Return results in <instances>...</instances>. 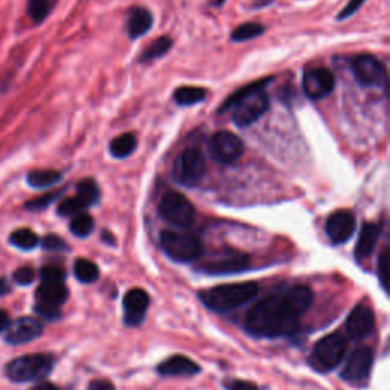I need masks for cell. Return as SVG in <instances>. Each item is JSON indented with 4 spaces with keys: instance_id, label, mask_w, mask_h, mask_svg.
Here are the masks:
<instances>
[{
    "instance_id": "1",
    "label": "cell",
    "mask_w": 390,
    "mask_h": 390,
    "mask_svg": "<svg viewBox=\"0 0 390 390\" xmlns=\"http://www.w3.org/2000/svg\"><path fill=\"white\" fill-rule=\"evenodd\" d=\"M299 314L285 293H277L256 302L246 316V329L255 337L291 335L299 328Z\"/></svg>"
},
{
    "instance_id": "2",
    "label": "cell",
    "mask_w": 390,
    "mask_h": 390,
    "mask_svg": "<svg viewBox=\"0 0 390 390\" xmlns=\"http://www.w3.org/2000/svg\"><path fill=\"white\" fill-rule=\"evenodd\" d=\"M274 81V76L261 78V80L250 83L244 88L233 92L230 97L223 102L218 109V113L232 111L233 124L241 128L253 125L256 120L261 119L268 107H270V98L265 92V88Z\"/></svg>"
},
{
    "instance_id": "3",
    "label": "cell",
    "mask_w": 390,
    "mask_h": 390,
    "mask_svg": "<svg viewBox=\"0 0 390 390\" xmlns=\"http://www.w3.org/2000/svg\"><path fill=\"white\" fill-rule=\"evenodd\" d=\"M259 288L256 282H238L224 284L200 293V299L207 308L216 313H228L246 305L256 298Z\"/></svg>"
},
{
    "instance_id": "4",
    "label": "cell",
    "mask_w": 390,
    "mask_h": 390,
    "mask_svg": "<svg viewBox=\"0 0 390 390\" xmlns=\"http://www.w3.org/2000/svg\"><path fill=\"white\" fill-rule=\"evenodd\" d=\"M54 357L49 354H28L10 361L5 368L8 378L14 383H29L50 374Z\"/></svg>"
},
{
    "instance_id": "5",
    "label": "cell",
    "mask_w": 390,
    "mask_h": 390,
    "mask_svg": "<svg viewBox=\"0 0 390 390\" xmlns=\"http://www.w3.org/2000/svg\"><path fill=\"white\" fill-rule=\"evenodd\" d=\"M160 244L165 253L177 263H193L203 255V242L188 232L163 230Z\"/></svg>"
},
{
    "instance_id": "6",
    "label": "cell",
    "mask_w": 390,
    "mask_h": 390,
    "mask_svg": "<svg viewBox=\"0 0 390 390\" xmlns=\"http://www.w3.org/2000/svg\"><path fill=\"white\" fill-rule=\"evenodd\" d=\"M206 174V160L200 148L189 146L181 151L172 167V177L181 186L194 188L202 183Z\"/></svg>"
},
{
    "instance_id": "7",
    "label": "cell",
    "mask_w": 390,
    "mask_h": 390,
    "mask_svg": "<svg viewBox=\"0 0 390 390\" xmlns=\"http://www.w3.org/2000/svg\"><path fill=\"white\" fill-rule=\"evenodd\" d=\"M346 352V339L339 334H329L320 339L309 355V363L320 372L333 370L340 365Z\"/></svg>"
},
{
    "instance_id": "8",
    "label": "cell",
    "mask_w": 390,
    "mask_h": 390,
    "mask_svg": "<svg viewBox=\"0 0 390 390\" xmlns=\"http://www.w3.org/2000/svg\"><path fill=\"white\" fill-rule=\"evenodd\" d=\"M351 69L355 81L361 88L387 89V67L377 57L370 54L355 55L351 62Z\"/></svg>"
},
{
    "instance_id": "9",
    "label": "cell",
    "mask_w": 390,
    "mask_h": 390,
    "mask_svg": "<svg viewBox=\"0 0 390 390\" xmlns=\"http://www.w3.org/2000/svg\"><path fill=\"white\" fill-rule=\"evenodd\" d=\"M159 214L168 224L179 229L190 228L195 220L194 206L185 195L176 190H169L163 195L159 204Z\"/></svg>"
},
{
    "instance_id": "10",
    "label": "cell",
    "mask_w": 390,
    "mask_h": 390,
    "mask_svg": "<svg viewBox=\"0 0 390 390\" xmlns=\"http://www.w3.org/2000/svg\"><path fill=\"white\" fill-rule=\"evenodd\" d=\"M207 151L212 160L221 165H230L237 162L242 153H244V144L241 139L232 132H218L215 133L207 144Z\"/></svg>"
},
{
    "instance_id": "11",
    "label": "cell",
    "mask_w": 390,
    "mask_h": 390,
    "mask_svg": "<svg viewBox=\"0 0 390 390\" xmlns=\"http://www.w3.org/2000/svg\"><path fill=\"white\" fill-rule=\"evenodd\" d=\"M302 88L309 99H323L334 92L335 76L328 67L309 69V71L303 74Z\"/></svg>"
},
{
    "instance_id": "12",
    "label": "cell",
    "mask_w": 390,
    "mask_h": 390,
    "mask_svg": "<svg viewBox=\"0 0 390 390\" xmlns=\"http://www.w3.org/2000/svg\"><path fill=\"white\" fill-rule=\"evenodd\" d=\"M247 267H249V256L246 253L229 250V252H226L224 255L204 263L198 270L211 276H218V274L239 273L242 270H246Z\"/></svg>"
},
{
    "instance_id": "13",
    "label": "cell",
    "mask_w": 390,
    "mask_h": 390,
    "mask_svg": "<svg viewBox=\"0 0 390 390\" xmlns=\"http://www.w3.org/2000/svg\"><path fill=\"white\" fill-rule=\"evenodd\" d=\"M43 323L36 317H20L6 326L5 339L11 344H23L39 339L43 334Z\"/></svg>"
},
{
    "instance_id": "14",
    "label": "cell",
    "mask_w": 390,
    "mask_h": 390,
    "mask_svg": "<svg viewBox=\"0 0 390 390\" xmlns=\"http://www.w3.org/2000/svg\"><path fill=\"white\" fill-rule=\"evenodd\" d=\"M372 365H374V351L363 346L349 355L340 375L346 381H361L369 377Z\"/></svg>"
},
{
    "instance_id": "15",
    "label": "cell",
    "mask_w": 390,
    "mask_h": 390,
    "mask_svg": "<svg viewBox=\"0 0 390 390\" xmlns=\"http://www.w3.org/2000/svg\"><path fill=\"white\" fill-rule=\"evenodd\" d=\"M375 328V316L374 311L366 303H358L346 320V331H348L352 340H361L374 331Z\"/></svg>"
},
{
    "instance_id": "16",
    "label": "cell",
    "mask_w": 390,
    "mask_h": 390,
    "mask_svg": "<svg viewBox=\"0 0 390 390\" xmlns=\"http://www.w3.org/2000/svg\"><path fill=\"white\" fill-rule=\"evenodd\" d=\"M355 215L349 211H337L326 221V235L333 244H344L355 232Z\"/></svg>"
},
{
    "instance_id": "17",
    "label": "cell",
    "mask_w": 390,
    "mask_h": 390,
    "mask_svg": "<svg viewBox=\"0 0 390 390\" xmlns=\"http://www.w3.org/2000/svg\"><path fill=\"white\" fill-rule=\"evenodd\" d=\"M150 305V296L141 288L130 290L124 298V322L128 326H139L145 319Z\"/></svg>"
},
{
    "instance_id": "18",
    "label": "cell",
    "mask_w": 390,
    "mask_h": 390,
    "mask_svg": "<svg viewBox=\"0 0 390 390\" xmlns=\"http://www.w3.org/2000/svg\"><path fill=\"white\" fill-rule=\"evenodd\" d=\"M154 25V17L148 8L134 6L128 13L127 20V32L132 40H139L148 34Z\"/></svg>"
},
{
    "instance_id": "19",
    "label": "cell",
    "mask_w": 390,
    "mask_h": 390,
    "mask_svg": "<svg viewBox=\"0 0 390 390\" xmlns=\"http://www.w3.org/2000/svg\"><path fill=\"white\" fill-rule=\"evenodd\" d=\"M158 372L163 377H193L200 372V366L185 355H172L160 363Z\"/></svg>"
},
{
    "instance_id": "20",
    "label": "cell",
    "mask_w": 390,
    "mask_h": 390,
    "mask_svg": "<svg viewBox=\"0 0 390 390\" xmlns=\"http://www.w3.org/2000/svg\"><path fill=\"white\" fill-rule=\"evenodd\" d=\"M381 228L375 223H365L361 228L360 237L357 241V247H355V258L358 261H363L372 255L375 250V246L379 238Z\"/></svg>"
},
{
    "instance_id": "21",
    "label": "cell",
    "mask_w": 390,
    "mask_h": 390,
    "mask_svg": "<svg viewBox=\"0 0 390 390\" xmlns=\"http://www.w3.org/2000/svg\"><path fill=\"white\" fill-rule=\"evenodd\" d=\"M69 291L64 287V284H46L43 282L37 293V303H41V305H48V307H54V308H60L63 303L67 300Z\"/></svg>"
},
{
    "instance_id": "22",
    "label": "cell",
    "mask_w": 390,
    "mask_h": 390,
    "mask_svg": "<svg viewBox=\"0 0 390 390\" xmlns=\"http://www.w3.org/2000/svg\"><path fill=\"white\" fill-rule=\"evenodd\" d=\"M284 293L285 296H287L288 302L291 303L293 309L296 311L299 316L305 313V311L311 307V303H313L314 294L311 291V288L305 287V285H296V287H291Z\"/></svg>"
},
{
    "instance_id": "23",
    "label": "cell",
    "mask_w": 390,
    "mask_h": 390,
    "mask_svg": "<svg viewBox=\"0 0 390 390\" xmlns=\"http://www.w3.org/2000/svg\"><path fill=\"white\" fill-rule=\"evenodd\" d=\"M207 90L197 85H181L172 93V99L180 107H190L195 104H200L206 99Z\"/></svg>"
},
{
    "instance_id": "24",
    "label": "cell",
    "mask_w": 390,
    "mask_h": 390,
    "mask_svg": "<svg viewBox=\"0 0 390 390\" xmlns=\"http://www.w3.org/2000/svg\"><path fill=\"white\" fill-rule=\"evenodd\" d=\"M172 46H174V41H172L169 36H162L159 39H155L142 50L141 57H139V62L151 63L154 60L163 58L172 49Z\"/></svg>"
},
{
    "instance_id": "25",
    "label": "cell",
    "mask_w": 390,
    "mask_h": 390,
    "mask_svg": "<svg viewBox=\"0 0 390 390\" xmlns=\"http://www.w3.org/2000/svg\"><path fill=\"white\" fill-rule=\"evenodd\" d=\"M137 146V139L133 133H124L110 142V154L116 159H125L132 155Z\"/></svg>"
},
{
    "instance_id": "26",
    "label": "cell",
    "mask_w": 390,
    "mask_h": 390,
    "mask_svg": "<svg viewBox=\"0 0 390 390\" xmlns=\"http://www.w3.org/2000/svg\"><path fill=\"white\" fill-rule=\"evenodd\" d=\"M63 179V174L55 169H36L28 174V185L36 189H46L57 185Z\"/></svg>"
},
{
    "instance_id": "27",
    "label": "cell",
    "mask_w": 390,
    "mask_h": 390,
    "mask_svg": "<svg viewBox=\"0 0 390 390\" xmlns=\"http://www.w3.org/2000/svg\"><path fill=\"white\" fill-rule=\"evenodd\" d=\"M55 6V0H28L26 2V13L34 25H40L50 15Z\"/></svg>"
},
{
    "instance_id": "28",
    "label": "cell",
    "mask_w": 390,
    "mask_h": 390,
    "mask_svg": "<svg viewBox=\"0 0 390 390\" xmlns=\"http://www.w3.org/2000/svg\"><path fill=\"white\" fill-rule=\"evenodd\" d=\"M264 32H265L264 25L255 23V22H247V23H242V25L237 26V28L232 31L230 40L235 43H244V41H250L253 39L261 37Z\"/></svg>"
},
{
    "instance_id": "29",
    "label": "cell",
    "mask_w": 390,
    "mask_h": 390,
    "mask_svg": "<svg viewBox=\"0 0 390 390\" xmlns=\"http://www.w3.org/2000/svg\"><path fill=\"white\" fill-rule=\"evenodd\" d=\"M74 273L75 277L83 284H93L98 281L99 277V268L95 265L89 259H76L74 265Z\"/></svg>"
},
{
    "instance_id": "30",
    "label": "cell",
    "mask_w": 390,
    "mask_h": 390,
    "mask_svg": "<svg viewBox=\"0 0 390 390\" xmlns=\"http://www.w3.org/2000/svg\"><path fill=\"white\" fill-rule=\"evenodd\" d=\"M76 195L81 198L85 206H93L99 202V186L93 179H84L76 186Z\"/></svg>"
},
{
    "instance_id": "31",
    "label": "cell",
    "mask_w": 390,
    "mask_h": 390,
    "mask_svg": "<svg viewBox=\"0 0 390 390\" xmlns=\"http://www.w3.org/2000/svg\"><path fill=\"white\" fill-rule=\"evenodd\" d=\"M10 242L22 250H32L34 247H37L39 244V237L36 232H32L29 229H19L14 230L10 237Z\"/></svg>"
},
{
    "instance_id": "32",
    "label": "cell",
    "mask_w": 390,
    "mask_h": 390,
    "mask_svg": "<svg viewBox=\"0 0 390 390\" xmlns=\"http://www.w3.org/2000/svg\"><path fill=\"white\" fill-rule=\"evenodd\" d=\"M95 223L89 214H78L71 223V232L75 237L85 238L93 232Z\"/></svg>"
},
{
    "instance_id": "33",
    "label": "cell",
    "mask_w": 390,
    "mask_h": 390,
    "mask_svg": "<svg viewBox=\"0 0 390 390\" xmlns=\"http://www.w3.org/2000/svg\"><path fill=\"white\" fill-rule=\"evenodd\" d=\"M85 203L81 200L80 197L75 195L71 198H66L58 206V215L62 216H69V215H74V214H80L83 209H85Z\"/></svg>"
},
{
    "instance_id": "34",
    "label": "cell",
    "mask_w": 390,
    "mask_h": 390,
    "mask_svg": "<svg viewBox=\"0 0 390 390\" xmlns=\"http://www.w3.org/2000/svg\"><path fill=\"white\" fill-rule=\"evenodd\" d=\"M41 281L46 284H64L66 281V272L62 267L57 265H48L41 268Z\"/></svg>"
},
{
    "instance_id": "35",
    "label": "cell",
    "mask_w": 390,
    "mask_h": 390,
    "mask_svg": "<svg viewBox=\"0 0 390 390\" xmlns=\"http://www.w3.org/2000/svg\"><path fill=\"white\" fill-rule=\"evenodd\" d=\"M60 195H62V190H57V193H49V194H45V195H41L39 198H34V200H31L29 203H26V209H29L32 212L46 209V207L54 203Z\"/></svg>"
},
{
    "instance_id": "36",
    "label": "cell",
    "mask_w": 390,
    "mask_h": 390,
    "mask_svg": "<svg viewBox=\"0 0 390 390\" xmlns=\"http://www.w3.org/2000/svg\"><path fill=\"white\" fill-rule=\"evenodd\" d=\"M389 264H390V259H389V250H387V249H384L383 252H381L379 258H378V277H379L381 287H383L384 290H387Z\"/></svg>"
},
{
    "instance_id": "37",
    "label": "cell",
    "mask_w": 390,
    "mask_h": 390,
    "mask_svg": "<svg viewBox=\"0 0 390 390\" xmlns=\"http://www.w3.org/2000/svg\"><path fill=\"white\" fill-rule=\"evenodd\" d=\"M34 279H36V272H34L32 267L25 265L14 272V281L19 285H29L34 282Z\"/></svg>"
},
{
    "instance_id": "38",
    "label": "cell",
    "mask_w": 390,
    "mask_h": 390,
    "mask_svg": "<svg viewBox=\"0 0 390 390\" xmlns=\"http://www.w3.org/2000/svg\"><path fill=\"white\" fill-rule=\"evenodd\" d=\"M43 249L49 250V252H62V250H67L69 246L64 242V239L60 238L58 235H48L45 237L41 242Z\"/></svg>"
},
{
    "instance_id": "39",
    "label": "cell",
    "mask_w": 390,
    "mask_h": 390,
    "mask_svg": "<svg viewBox=\"0 0 390 390\" xmlns=\"http://www.w3.org/2000/svg\"><path fill=\"white\" fill-rule=\"evenodd\" d=\"M366 4V0H349V4L346 5L343 10L337 15V20H348L349 17H352L355 13H357L360 8Z\"/></svg>"
},
{
    "instance_id": "40",
    "label": "cell",
    "mask_w": 390,
    "mask_h": 390,
    "mask_svg": "<svg viewBox=\"0 0 390 390\" xmlns=\"http://www.w3.org/2000/svg\"><path fill=\"white\" fill-rule=\"evenodd\" d=\"M224 387H226V390H259L255 383L244 379H228L224 381Z\"/></svg>"
},
{
    "instance_id": "41",
    "label": "cell",
    "mask_w": 390,
    "mask_h": 390,
    "mask_svg": "<svg viewBox=\"0 0 390 390\" xmlns=\"http://www.w3.org/2000/svg\"><path fill=\"white\" fill-rule=\"evenodd\" d=\"M36 313L41 317H45L48 320H55L60 317V308H54V307H48V305H41V303L36 302Z\"/></svg>"
},
{
    "instance_id": "42",
    "label": "cell",
    "mask_w": 390,
    "mask_h": 390,
    "mask_svg": "<svg viewBox=\"0 0 390 390\" xmlns=\"http://www.w3.org/2000/svg\"><path fill=\"white\" fill-rule=\"evenodd\" d=\"M88 390H116L115 384L107 379H95L89 384Z\"/></svg>"
},
{
    "instance_id": "43",
    "label": "cell",
    "mask_w": 390,
    "mask_h": 390,
    "mask_svg": "<svg viewBox=\"0 0 390 390\" xmlns=\"http://www.w3.org/2000/svg\"><path fill=\"white\" fill-rule=\"evenodd\" d=\"M10 291H11L10 282L4 279V277H0V296H5V294H8Z\"/></svg>"
},
{
    "instance_id": "44",
    "label": "cell",
    "mask_w": 390,
    "mask_h": 390,
    "mask_svg": "<svg viewBox=\"0 0 390 390\" xmlns=\"http://www.w3.org/2000/svg\"><path fill=\"white\" fill-rule=\"evenodd\" d=\"M31 390H58V389H57L54 384H52V383H46V381H45V383H39V384H36Z\"/></svg>"
},
{
    "instance_id": "45",
    "label": "cell",
    "mask_w": 390,
    "mask_h": 390,
    "mask_svg": "<svg viewBox=\"0 0 390 390\" xmlns=\"http://www.w3.org/2000/svg\"><path fill=\"white\" fill-rule=\"evenodd\" d=\"M6 326H8V314L5 311L0 309V333L5 331Z\"/></svg>"
},
{
    "instance_id": "46",
    "label": "cell",
    "mask_w": 390,
    "mask_h": 390,
    "mask_svg": "<svg viewBox=\"0 0 390 390\" xmlns=\"http://www.w3.org/2000/svg\"><path fill=\"white\" fill-rule=\"evenodd\" d=\"M224 2H226V0H214V6H221Z\"/></svg>"
}]
</instances>
